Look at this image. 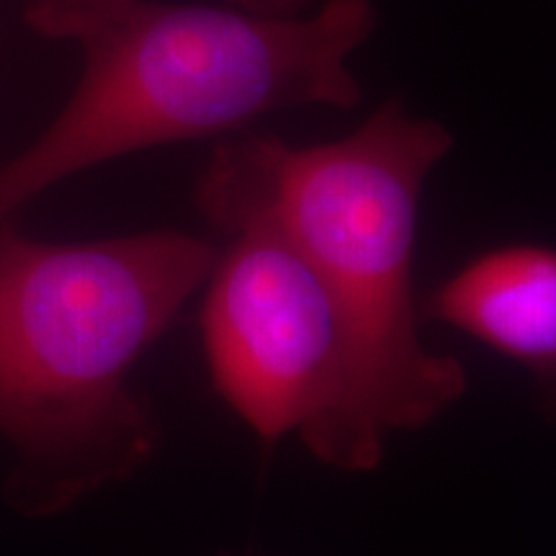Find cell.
<instances>
[{
  "label": "cell",
  "mask_w": 556,
  "mask_h": 556,
  "mask_svg": "<svg viewBox=\"0 0 556 556\" xmlns=\"http://www.w3.org/2000/svg\"><path fill=\"white\" fill-rule=\"evenodd\" d=\"M26 24L73 41L83 73L29 148L0 165V225L60 180L139 150L229 135L283 109H353L348 67L377 29L374 0L312 16L165 0H31Z\"/></svg>",
  "instance_id": "obj_1"
},
{
  "label": "cell",
  "mask_w": 556,
  "mask_h": 556,
  "mask_svg": "<svg viewBox=\"0 0 556 556\" xmlns=\"http://www.w3.org/2000/svg\"><path fill=\"white\" fill-rule=\"evenodd\" d=\"M212 242L176 232L41 242L0 225V433L39 507L142 467L157 446L129 374L204 287Z\"/></svg>",
  "instance_id": "obj_2"
},
{
  "label": "cell",
  "mask_w": 556,
  "mask_h": 556,
  "mask_svg": "<svg viewBox=\"0 0 556 556\" xmlns=\"http://www.w3.org/2000/svg\"><path fill=\"white\" fill-rule=\"evenodd\" d=\"M451 131L392 99L343 139L291 148L274 135L225 139L201 173L197 204L214 227L258 217L287 235L343 302L361 358V420L384 451L467 394V368L417 336V208Z\"/></svg>",
  "instance_id": "obj_3"
},
{
  "label": "cell",
  "mask_w": 556,
  "mask_h": 556,
  "mask_svg": "<svg viewBox=\"0 0 556 556\" xmlns=\"http://www.w3.org/2000/svg\"><path fill=\"white\" fill-rule=\"evenodd\" d=\"M206 278L201 340L214 389L261 441L296 433L315 458L368 471L384 451L361 420V358L343 302L266 219L238 217Z\"/></svg>",
  "instance_id": "obj_4"
},
{
  "label": "cell",
  "mask_w": 556,
  "mask_h": 556,
  "mask_svg": "<svg viewBox=\"0 0 556 556\" xmlns=\"http://www.w3.org/2000/svg\"><path fill=\"white\" fill-rule=\"evenodd\" d=\"M417 315L526 366L544 415L556 420V250L510 245L477 255L428 291Z\"/></svg>",
  "instance_id": "obj_5"
},
{
  "label": "cell",
  "mask_w": 556,
  "mask_h": 556,
  "mask_svg": "<svg viewBox=\"0 0 556 556\" xmlns=\"http://www.w3.org/2000/svg\"><path fill=\"white\" fill-rule=\"evenodd\" d=\"M222 3L248 13H258V16L296 18L304 16L319 0H222Z\"/></svg>",
  "instance_id": "obj_6"
},
{
  "label": "cell",
  "mask_w": 556,
  "mask_h": 556,
  "mask_svg": "<svg viewBox=\"0 0 556 556\" xmlns=\"http://www.w3.org/2000/svg\"><path fill=\"white\" fill-rule=\"evenodd\" d=\"M219 556H250V554H219Z\"/></svg>",
  "instance_id": "obj_7"
}]
</instances>
